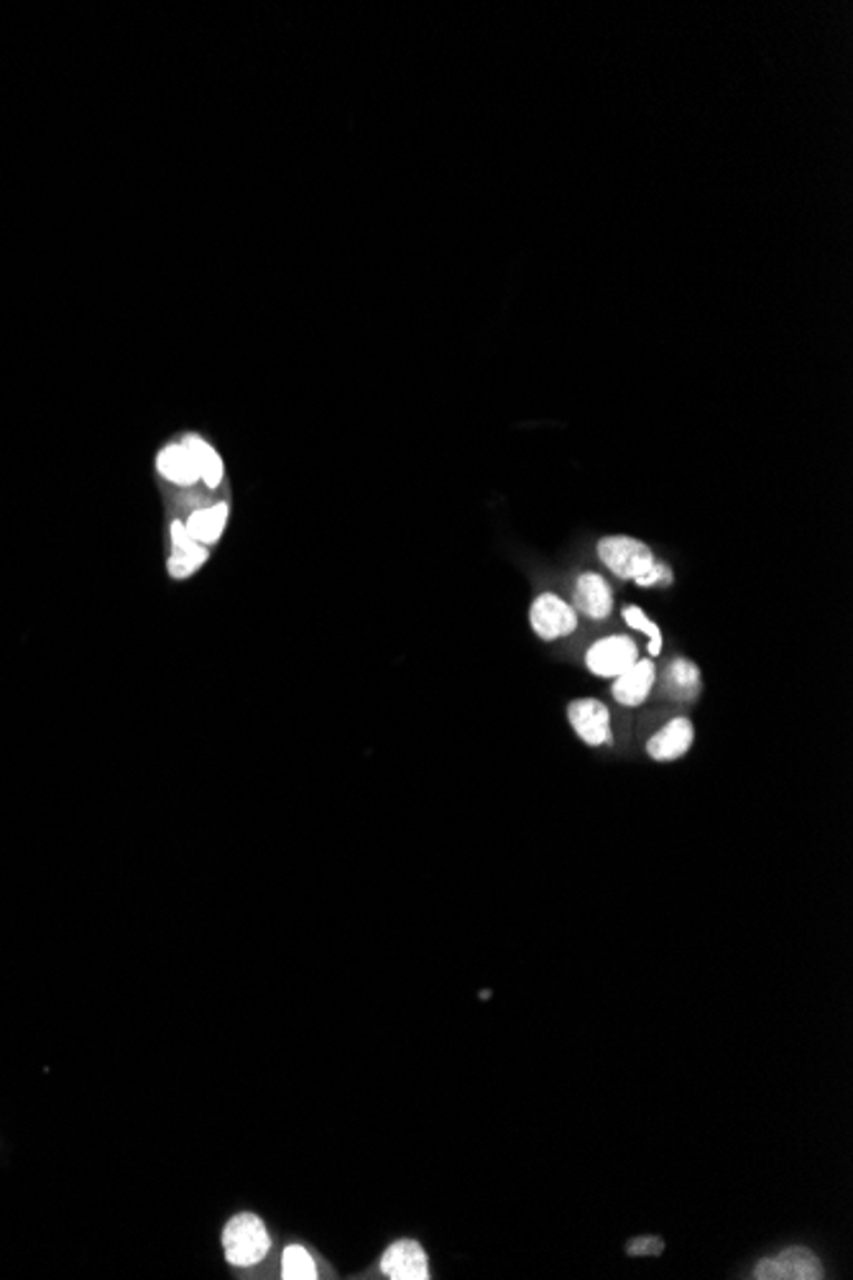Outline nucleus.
I'll return each instance as SVG.
<instances>
[{"mask_svg":"<svg viewBox=\"0 0 853 1280\" xmlns=\"http://www.w3.org/2000/svg\"><path fill=\"white\" fill-rule=\"evenodd\" d=\"M156 473L177 501L169 537V576L185 580L203 568L228 527L231 501L225 491V463L199 434H182L156 456Z\"/></svg>","mask_w":853,"mask_h":1280,"instance_id":"f257e3e1","label":"nucleus"},{"mask_svg":"<svg viewBox=\"0 0 853 1280\" xmlns=\"http://www.w3.org/2000/svg\"><path fill=\"white\" fill-rule=\"evenodd\" d=\"M223 1248L231 1266L251 1268L266 1258L272 1240L256 1214H238L225 1224Z\"/></svg>","mask_w":853,"mask_h":1280,"instance_id":"f03ea898","label":"nucleus"},{"mask_svg":"<svg viewBox=\"0 0 853 1280\" xmlns=\"http://www.w3.org/2000/svg\"><path fill=\"white\" fill-rule=\"evenodd\" d=\"M598 557L614 576L624 580H637L651 570L657 557L639 539L634 537H606L598 545Z\"/></svg>","mask_w":853,"mask_h":1280,"instance_id":"7ed1b4c3","label":"nucleus"},{"mask_svg":"<svg viewBox=\"0 0 853 1280\" xmlns=\"http://www.w3.org/2000/svg\"><path fill=\"white\" fill-rule=\"evenodd\" d=\"M529 622H532L537 637L545 642L562 639L578 629L576 608L555 594H542L535 600L529 608Z\"/></svg>","mask_w":853,"mask_h":1280,"instance_id":"20e7f679","label":"nucleus"},{"mask_svg":"<svg viewBox=\"0 0 853 1280\" xmlns=\"http://www.w3.org/2000/svg\"><path fill=\"white\" fill-rule=\"evenodd\" d=\"M756 1280H821L823 1266L807 1248H787L777 1258H764L754 1268Z\"/></svg>","mask_w":853,"mask_h":1280,"instance_id":"39448f33","label":"nucleus"},{"mask_svg":"<svg viewBox=\"0 0 853 1280\" xmlns=\"http://www.w3.org/2000/svg\"><path fill=\"white\" fill-rule=\"evenodd\" d=\"M639 659V647L631 637H606L588 649L586 665L598 677H619Z\"/></svg>","mask_w":853,"mask_h":1280,"instance_id":"423d86ee","label":"nucleus"},{"mask_svg":"<svg viewBox=\"0 0 853 1280\" xmlns=\"http://www.w3.org/2000/svg\"><path fill=\"white\" fill-rule=\"evenodd\" d=\"M568 719L576 734L588 746H600L611 736V713L596 698H580L572 701L568 709Z\"/></svg>","mask_w":853,"mask_h":1280,"instance_id":"0eeeda50","label":"nucleus"},{"mask_svg":"<svg viewBox=\"0 0 853 1280\" xmlns=\"http://www.w3.org/2000/svg\"><path fill=\"white\" fill-rule=\"evenodd\" d=\"M381 1270L391 1280H426L430 1278V1266H426V1255L420 1242L414 1240H399L391 1244L381 1258Z\"/></svg>","mask_w":853,"mask_h":1280,"instance_id":"6e6552de","label":"nucleus"},{"mask_svg":"<svg viewBox=\"0 0 853 1280\" xmlns=\"http://www.w3.org/2000/svg\"><path fill=\"white\" fill-rule=\"evenodd\" d=\"M657 683V667L651 659H637L634 665L621 673L619 677H614V698L619 701L621 705H641L647 701V695L651 693V687Z\"/></svg>","mask_w":853,"mask_h":1280,"instance_id":"1a4fd4ad","label":"nucleus"},{"mask_svg":"<svg viewBox=\"0 0 853 1280\" xmlns=\"http://www.w3.org/2000/svg\"><path fill=\"white\" fill-rule=\"evenodd\" d=\"M693 739H695V729H693L690 721L673 719L665 729H659L657 734L649 739L647 754L655 762L680 760L683 754H687V749L693 746Z\"/></svg>","mask_w":853,"mask_h":1280,"instance_id":"9d476101","label":"nucleus"},{"mask_svg":"<svg viewBox=\"0 0 853 1280\" xmlns=\"http://www.w3.org/2000/svg\"><path fill=\"white\" fill-rule=\"evenodd\" d=\"M576 608L580 614H586L588 619H596V622H604L608 614L614 612V594L611 588H608V583L604 576H598V573H582L576 583Z\"/></svg>","mask_w":853,"mask_h":1280,"instance_id":"9b49d317","label":"nucleus"},{"mask_svg":"<svg viewBox=\"0 0 853 1280\" xmlns=\"http://www.w3.org/2000/svg\"><path fill=\"white\" fill-rule=\"evenodd\" d=\"M661 685H665V693L669 698L690 703L698 698L700 693V670L690 659H673L665 670V681H661Z\"/></svg>","mask_w":853,"mask_h":1280,"instance_id":"f8f14e48","label":"nucleus"},{"mask_svg":"<svg viewBox=\"0 0 853 1280\" xmlns=\"http://www.w3.org/2000/svg\"><path fill=\"white\" fill-rule=\"evenodd\" d=\"M282 1270H284L286 1280H315L317 1278L315 1260H312L310 1252L300 1248V1244H292V1248L284 1250Z\"/></svg>","mask_w":853,"mask_h":1280,"instance_id":"ddd939ff","label":"nucleus"},{"mask_svg":"<svg viewBox=\"0 0 853 1280\" xmlns=\"http://www.w3.org/2000/svg\"><path fill=\"white\" fill-rule=\"evenodd\" d=\"M624 622L631 626V629H639L649 637V655L657 657L661 652V632L655 622H649V616L641 612L639 606H626L624 608Z\"/></svg>","mask_w":853,"mask_h":1280,"instance_id":"4468645a","label":"nucleus"},{"mask_svg":"<svg viewBox=\"0 0 853 1280\" xmlns=\"http://www.w3.org/2000/svg\"><path fill=\"white\" fill-rule=\"evenodd\" d=\"M661 1250H665V1242H661L659 1238H649V1234L647 1238H637V1240H631L629 1244H626V1252H629V1255H634V1258H657Z\"/></svg>","mask_w":853,"mask_h":1280,"instance_id":"2eb2a0df","label":"nucleus"},{"mask_svg":"<svg viewBox=\"0 0 853 1280\" xmlns=\"http://www.w3.org/2000/svg\"><path fill=\"white\" fill-rule=\"evenodd\" d=\"M634 583H637V586H641V588H649V586H669V583H673V573H669L667 565H661V563L657 560L655 565H651L649 573H644V576L637 578Z\"/></svg>","mask_w":853,"mask_h":1280,"instance_id":"dca6fc26","label":"nucleus"}]
</instances>
